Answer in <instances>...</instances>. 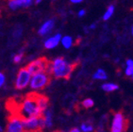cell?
I'll use <instances>...</instances> for the list:
<instances>
[{
  "label": "cell",
  "instance_id": "25",
  "mask_svg": "<svg viewBox=\"0 0 133 132\" xmlns=\"http://www.w3.org/2000/svg\"><path fill=\"white\" fill-rule=\"evenodd\" d=\"M80 129H78L77 127H75V128H72L71 129V132H79Z\"/></svg>",
  "mask_w": 133,
  "mask_h": 132
},
{
  "label": "cell",
  "instance_id": "18",
  "mask_svg": "<svg viewBox=\"0 0 133 132\" xmlns=\"http://www.w3.org/2000/svg\"><path fill=\"white\" fill-rule=\"evenodd\" d=\"M113 13H114V6L110 5L109 7H108V9L105 11V13H104V15H103V20L104 21L110 20V17L113 15Z\"/></svg>",
  "mask_w": 133,
  "mask_h": 132
},
{
  "label": "cell",
  "instance_id": "13",
  "mask_svg": "<svg viewBox=\"0 0 133 132\" xmlns=\"http://www.w3.org/2000/svg\"><path fill=\"white\" fill-rule=\"evenodd\" d=\"M101 89L104 91H107V93H111V91H117L119 89V86L115 83L108 82V83H104L101 85Z\"/></svg>",
  "mask_w": 133,
  "mask_h": 132
},
{
  "label": "cell",
  "instance_id": "7",
  "mask_svg": "<svg viewBox=\"0 0 133 132\" xmlns=\"http://www.w3.org/2000/svg\"><path fill=\"white\" fill-rule=\"evenodd\" d=\"M128 127L127 121L124 117L122 112H116L112 118V123H111V127L110 131L111 132H123Z\"/></svg>",
  "mask_w": 133,
  "mask_h": 132
},
{
  "label": "cell",
  "instance_id": "27",
  "mask_svg": "<svg viewBox=\"0 0 133 132\" xmlns=\"http://www.w3.org/2000/svg\"><path fill=\"white\" fill-rule=\"evenodd\" d=\"M43 0H35V4H40Z\"/></svg>",
  "mask_w": 133,
  "mask_h": 132
},
{
  "label": "cell",
  "instance_id": "28",
  "mask_svg": "<svg viewBox=\"0 0 133 132\" xmlns=\"http://www.w3.org/2000/svg\"><path fill=\"white\" fill-rule=\"evenodd\" d=\"M131 33H132V36H133V27H132V28H131Z\"/></svg>",
  "mask_w": 133,
  "mask_h": 132
},
{
  "label": "cell",
  "instance_id": "12",
  "mask_svg": "<svg viewBox=\"0 0 133 132\" xmlns=\"http://www.w3.org/2000/svg\"><path fill=\"white\" fill-rule=\"evenodd\" d=\"M37 101H38V105L41 110L43 111H45L46 109H48V106H49V100L48 98L44 95H40V94H37Z\"/></svg>",
  "mask_w": 133,
  "mask_h": 132
},
{
  "label": "cell",
  "instance_id": "31",
  "mask_svg": "<svg viewBox=\"0 0 133 132\" xmlns=\"http://www.w3.org/2000/svg\"><path fill=\"white\" fill-rule=\"evenodd\" d=\"M0 14H1V10H0Z\"/></svg>",
  "mask_w": 133,
  "mask_h": 132
},
{
  "label": "cell",
  "instance_id": "19",
  "mask_svg": "<svg viewBox=\"0 0 133 132\" xmlns=\"http://www.w3.org/2000/svg\"><path fill=\"white\" fill-rule=\"evenodd\" d=\"M94 105H95V102L92 98H86L82 101V106L85 109H90V108L94 107Z\"/></svg>",
  "mask_w": 133,
  "mask_h": 132
},
{
  "label": "cell",
  "instance_id": "26",
  "mask_svg": "<svg viewBox=\"0 0 133 132\" xmlns=\"http://www.w3.org/2000/svg\"><path fill=\"white\" fill-rule=\"evenodd\" d=\"M95 28H96V25H95V24H92V25L89 27L90 29H95Z\"/></svg>",
  "mask_w": 133,
  "mask_h": 132
},
{
  "label": "cell",
  "instance_id": "21",
  "mask_svg": "<svg viewBox=\"0 0 133 132\" xmlns=\"http://www.w3.org/2000/svg\"><path fill=\"white\" fill-rule=\"evenodd\" d=\"M22 58H23V53H18L16 54L15 56L12 58V61L14 62V63H19L21 61H22Z\"/></svg>",
  "mask_w": 133,
  "mask_h": 132
},
{
  "label": "cell",
  "instance_id": "17",
  "mask_svg": "<svg viewBox=\"0 0 133 132\" xmlns=\"http://www.w3.org/2000/svg\"><path fill=\"white\" fill-rule=\"evenodd\" d=\"M125 74L127 76H131L133 75V60H128L125 61Z\"/></svg>",
  "mask_w": 133,
  "mask_h": 132
},
{
  "label": "cell",
  "instance_id": "30",
  "mask_svg": "<svg viewBox=\"0 0 133 132\" xmlns=\"http://www.w3.org/2000/svg\"><path fill=\"white\" fill-rule=\"evenodd\" d=\"M131 77H132V80H133V75H132V76H131Z\"/></svg>",
  "mask_w": 133,
  "mask_h": 132
},
{
  "label": "cell",
  "instance_id": "9",
  "mask_svg": "<svg viewBox=\"0 0 133 132\" xmlns=\"http://www.w3.org/2000/svg\"><path fill=\"white\" fill-rule=\"evenodd\" d=\"M35 3V0H10L9 8L12 10H16L21 8H29Z\"/></svg>",
  "mask_w": 133,
  "mask_h": 132
},
{
  "label": "cell",
  "instance_id": "6",
  "mask_svg": "<svg viewBox=\"0 0 133 132\" xmlns=\"http://www.w3.org/2000/svg\"><path fill=\"white\" fill-rule=\"evenodd\" d=\"M49 66H50V63L45 58H40L31 61L30 63H28L26 69L30 72L31 75H33L39 73V72L47 71L49 69Z\"/></svg>",
  "mask_w": 133,
  "mask_h": 132
},
{
  "label": "cell",
  "instance_id": "22",
  "mask_svg": "<svg viewBox=\"0 0 133 132\" xmlns=\"http://www.w3.org/2000/svg\"><path fill=\"white\" fill-rule=\"evenodd\" d=\"M5 81H6V76L5 75L3 74V73H0V88L5 84Z\"/></svg>",
  "mask_w": 133,
  "mask_h": 132
},
{
  "label": "cell",
  "instance_id": "11",
  "mask_svg": "<svg viewBox=\"0 0 133 132\" xmlns=\"http://www.w3.org/2000/svg\"><path fill=\"white\" fill-rule=\"evenodd\" d=\"M54 25H55V20L54 19H49V20L45 21L39 28L38 34L40 36H45L46 34H48L53 29Z\"/></svg>",
  "mask_w": 133,
  "mask_h": 132
},
{
  "label": "cell",
  "instance_id": "24",
  "mask_svg": "<svg viewBox=\"0 0 133 132\" xmlns=\"http://www.w3.org/2000/svg\"><path fill=\"white\" fill-rule=\"evenodd\" d=\"M72 3H74V4H79V3H81L82 1H84V0H70Z\"/></svg>",
  "mask_w": 133,
  "mask_h": 132
},
{
  "label": "cell",
  "instance_id": "15",
  "mask_svg": "<svg viewBox=\"0 0 133 132\" xmlns=\"http://www.w3.org/2000/svg\"><path fill=\"white\" fill-rule=\"evenodd\" d=\"M92 78L97 80H106L108 78V75L103 69H97V71H95L92 76Z\"/></svg>",
  "mask_w": 133,
  "mask_h": 132
},
{
  "label": "cell",
  "instance_id": "20",
  "mask_svg": "<svg viewBox=\"0 0 133 132\" xmlns=\"http://www.w3.org/2000/svg\"><path fill=\"white\" fill-rule=\"evenodd\" d=\"M94 130V127L92 124H82L81 127H80V131L83 132H91Z\"/></svg>",
  "mask_w": 133,
  "mask_h": 132
},
{
  "label": "cell",
  "instance_id": "29",
  "mask_svg": "<svg viewBox=\"0 0 133 132\" xmlns=\"http://www.w3.org/2000/svg\"><path fill=\"white\" fill-rule=\"evenodd\" d=\"M2 130H3V129H2V127L0 126V131H2Z\"/></svg>",
  "mask_w": 133,
  "mask_h": 132
},
{
  "label": "cell",
  "instance_id": "4",
  "mask_svg": "<svg viewBox=\"0 0 133 132\" xmlns=\"http://www.w3.org/2000/svg\"><path fill=\"white\" fill-rule=\"evenodd\" d=\"M24 126H25V129L28 131H37V130L44 129L45 127V122L43 115L32 116L24 119Z\"/></svg>",
  "mask_w": 133,
  "mask_h": 132
},
{
  "label": "cell",
  "instance_id": "10",
  "mask_svg": "<svg viewBox=\"0 0 133 132\" xmlns=\"http://www.w3.org/2000/svg\"><path fill=\"white\" fill-rule=\"evenodd\" d=\"M62 34L59 33H57L55 35L49 37L48 39H46L45 42H44V47L46 49H53L55 48L56 46H58L59 43H61V40H62Z\"/></svg>",
  "mask_w": 133,
  "mask_h": 132
},
{
  "label": "cell",
  "instance_id": "5",
  "mask_svg": "<svg viewBox=\"0 0 133 132\" xmlns=\"http://www.w3.org/2000/svg\"><path fill=\"white\" fill-rule=\"evenodd\" d=\"M31 73L28 71L26 67L19 70L15 79V88L17 90H23L29 85L31 78Z\"/></svg>",
  "mask_w": 133,
  "mask_h": 132
},
{
  "label": "cell",
  "instance_id": "3",
  "mask_svg": "<svg viewBox=\"0 0 133 132\" xmlns=\"http://www.w3.org/2000/svg\"><path fill=\"white\" fill-rule=\"evenodd\" d=\"M49 82H50V73L47 71L39 72L31 76L29 87L33 91H39L45 88Z\"/></svg>",
  "mask_w": 133,
  "mask_h": 132
},
{
  "label": "cell",
  "instance_id": "2",
  "mask_svg": "<svg viewBox=\"0 0 133 132\" xmlns=\"http://www.w3.org/2000/svg\"><path fill=\"white\" fill-rule=\"evenodd\" d=\"M74 68L75 64L68 62L63 58H57L50 63L49 73L56 78L68 79L74 71Z\"/></svg>",
  "mask_w": 133,
  "mask_h": 132
},
{
  "label": "cell",
  "instance_id": "16",
  "mask_svg": "<svg viewBox=\"0 0 133 132\" xmlns=\"http://www.w3.org/2000/svg\"><path fill=\"white\" fill-rule=\"evenodd\" d=\"M61 43H62V46H63L64 48L69 49L73 45V38H72L71 36H63V37H62Z\"/></svg>",
  "mask_w": 133,
  "mask_h": 132
},
{
  "label": "cell",
  "instance_id": "1",
  "mask_svg": "<svg viewBox=\"0 0 133 132\" xmlns=\"http://www.w3.org/2000/svg\"><path fill=\"white\" fill-rule=\"evenodd\" d=\"M18 115L23 118H29L32 116H42L43 111L41 110L37 101V94H29L21 103Z\"/></svg>",
  "mask_w": 133,
  "mask_h": 132
},
{
  "label": "cell",
  "instance_id": "8",
  "mask_svg": "<svg viewBox=\"0 0 133 132\" xmlns=\"http://www.w3.org/2000/svg\"><path fill=\"white\" fill-rule=\"evenodd\" d=\"M25 130L24 119L19 115H13L9 119L7 124V131L8 132H22Z\"/></svg>",
  "mask_w": 133,
  "mask_h": 132
},
{
  "label": "cell",
  "instance_id": "23",
  "mask_svg": "<svg viewBox=\"0 0 133 132\" xmlns=\"http://www.w3.org/2000/svg\"><path fill=\"white\" fill-rule=\"evenodd\" d=\"M85 14H86V10H80L79 11H78V13H77V16H78V17H83V16H85Z\"/></svg>",
  "mask_w": 133,
  "mask_h": 132
},
{
  "label": "cell",
  "instance_id": "14",
  "mask_svg": "<svg viewBox=\"0 0 133 132\" xmlns=\"http://www.w3.org/2000/svg\"><path fill=\"white\" fill-rule=\"evenodd\" d=\"M43 116H44V122H45V127L50 128V127H52V124H53V123H52V113H51V111L47 109L45 111H44Z\"/></svg>",
  "mask_w": 133,
  "mask_h": 132
}]
</instances>
